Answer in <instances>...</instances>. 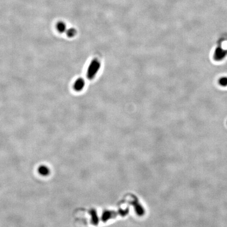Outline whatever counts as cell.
<instances>
[{
    "mask_svg": "<svg viewBox=\"0 0 227 227\" xmlns=\"http://www.w3.org/2000/svg\"><path fill=\"white\" fill-rule=\"evenodd\" d=\"M101 67V63L97 58L92 60L87 71V77L90 80L95 77Z\"/></svg>",
    "mask_w": 227,
    "mask_h": 227,
    "instance_id": "1",
    "label": "cell"
},
{
    "mask_svg": "<svg viewBox=\"0 0 227 227\" xmlns=\"http://www.w3.org/2000/svg\"><path fill=\"white\" fill-rule=\"evenodd\" d=\"M227 52L221 48H218L215 49L213 54V58L215 60H221L224 58Z\"/></svg>",
    "mask_w": 227,
    "mask_h": 227,
    "instance_id": "2",
    "label": "cell"
},
{
    "mask_svg": "<svg viewBox=\"0 0 227 227\" xmlns=\"http://www.w3.org/2000/svg\"><path fill=\"white\" fill-rule=\"evenodd\" d=\"M85 85V82L82 78H79L76 80L74 84V89L77 92H80L83 90Z\"/></svg>",
    "mask_w": 227,
    "mask_h": 227,
    "instance_id": "3",
    "label": "cell"
},
{
    "mask_svg": "<svg viewBox=\"0 0 227 227\" xmlns=\"http://www.w3.org/2000/svg\"><path fill=\"white\" fill-rule=\"evenodd\" d=\"M38 172L43 176H46L50 174V170L47 166H46L45 165H42L39 166L38 168Z\"/></svg>",
    "mask_w": 227,
    "mask_h": 227,
    "instance_id": "4",
    "label": "cell"
},
{
    "mask_svg": "<svg viewBox=\"0 0 227 227\" xmlns=\"http://www.w3.org/2000/svg\"><path fill=\"white\" fill-rule=\"evenodd\" d=\"M56 28L57 30L59 32L63 33V32H65V31H66V24L64 22L60 21L57 23L56 25Z\"/></svg>",
    "mask_w": 227,
    "mask_h": 227,
    "instance_id": "5",
    "label": "cell"
},
{
    "mask_svg": "<svg viewBox=\"0 0 227 227\" xmlns=\"http://www.w3.org/2000/svg\"><path fill=\"white\" fill-rule=\"evenodd\" d=\"M77 33L76 30H75L74 28H71L67 30L66 32V35L69 37H73L76 35Z\"/></svg>",
    "mask_w": 227,
    "mask_h": 227,
    "instance_id": "6",
    "label": "cell"
},
{
    "mask_svg": "<svg viewBox=\"0 0 227 227\" xmlns=\"http://www.w3.org/2000/svg\"><path fill=\"white\" fill-rule=\"evenodd\" d=\"M219 83L222 86H227V77H222L219 80Z\"/></svg>",
    "mask_w": 227,
    "mask_h": 227,
    "instance_id": "7",
    "label": "cell"
},
{
    "mask_svg": "<svg viewBox=\"0 0 227 227\" xmlns=\"http://www.w3.org/2000/svg\"><path fill=\"white\" fill-rule=\"evenodd\" d=\"M90 213L91 215H92V219H93V222L94 223H96L97 222V217L96 215V213L95 211L94 210H92L90 211Z\"/></svg>",
    "mask_w": 227,
    "mask_h": 227,
    "instance_id": "8",
    "label": "cell"
}]
</instances>
